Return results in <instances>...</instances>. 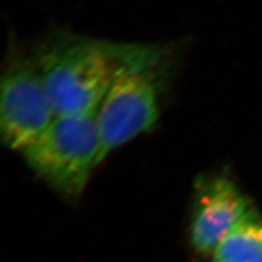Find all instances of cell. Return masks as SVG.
I'll return each mask as SVG.
<instances>
[{
    "label": "cell",
    "instance_id": "1",
    "mask_svg": "<svg viewBox=\"0 0 262 262\" xmlns=\"http://www.w3.org/2000/svg\"><path fill=\"white\" fill-rule=\"evenodd\" d=\"M169 79L170 56L166 46L125 44L116 75L96 112L102 162L158 124Z\"/></svg>",
    "mask_w": 262,
    "mask_h": 262
},
{
    "label": "cell",
    "instance_id": "2",
    "mask_svg": "<svg viewBox=\"0 0 262 262\" xmlns=\"http://www.w3.org/2000/svg\"><path fill=\"white\" fill-rule=\"evenodd\" d=\"M126 43L58 35L31 57L56 115L96 114Z\"/></svg>",
    "mask_w": 262,
    "mask_h": 262
},
{
    "label": "cell",
    "instance_id": "3",
    "mask_svg": "<svg viewBox=\"0 0 262 262\" xmlns=\"http://www.w3.org/2000/svg\"><path fill=\"white\" fill-rule=\"evenodd\" d=\"M28 166L56 191L77 199L102 163L96 114L56 115L21 153Z\"/></svg>",
    "mask_w": 262,
    "mask_h": 262
},
{
    "label": "cell",
    "instance_id": "4",
    "mask_svg": "<svg viewBox=\"0 0 262 262\" xmlns=\"http://www.w3.org/2000/svg\"><path fill=\"white\" fill-rule=\"evenodd\" d=\"M55 116L32 58L0 70V145L21 153Z\"/></svg>",
    "mask_w": 262,
    "mask_h": 262
},
{
    "label": "cell",
    "instance_id": "5",
    "mask_svg": "<svg viewBox=\"0 0 262 262\" xmlns=\"http://www.w3.org/2000/svg\"><path fill=\"white\" fill-rule=\"evenodd\" d=\"M251 207L247 195L227 175L201 177L195 187L190 224L193 249L202 256H212Z\"/></svg>",
    "mask_w": 262,
    "mask_h": 262
},
{
    "label": "cell",
    "instance_id": "6",
    "mask_svg": "<svg viewBox=\"0 0 262 262\" xmlns=\"http://www.w3.org/2000/svg\"><path fill=\"white\" fill-rule=\"evenodd\" d=\"M210 262H262V216L253 206L219 245Z\"/></svg>",
    "mask_w": 262,
    "mask_h": 262
}]
</instances>
